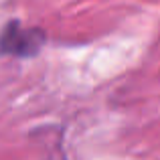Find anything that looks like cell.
Listing matches in <instances>:
<instances>
[{
  "mask_svg": "<svg viewBox=\"0 0 160 160\" xmlns=\"http://www.w3.org/2000/svg\"><path fill=\"white\" fill-rule=\"evenodd\" d=\"M45 37L41 35V31H31V28H22L20 24L12 22L4 31V41L2 47L6 53L10 55H20L27 57L39 51V47L43 45Z\"/></svg>",
  "mask_w": 160,
  "mask_h": 160,
  "instance_id": "cell-1",
  "label": "cell"
}]
</instances>
